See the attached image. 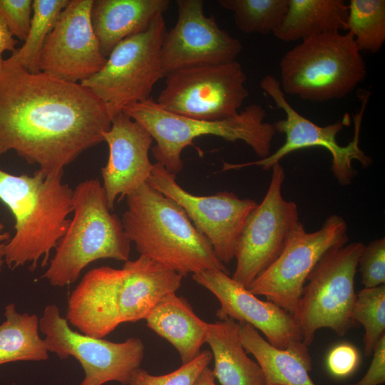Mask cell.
<instances>
[{
  "instance_id": "obj_38",
  "label": "cell",
  "mask_w": 385,
  "mask_h": 385,
  "mask_svg": "<svg viewBox=\"0 0 385 385\" xmlns=\"http://www.w3.org/2000/svg\"><path fill=\"white\" fill-rule=\"evenodd\" d=\"M3 61H4V59L2 58V56H0V74L3 69Z\"/></svg>"
},
{
  "instance_id": "obj_5",
  "label": "cell",
  "mask_w": 385,
  "mask_h": 385,
  "mask_svg": "<svg viewBox=\"0 0 385 385\" xmlns=\"http://www.w3.org/2000/svg\"><path fill=\"white\" fill-rule=\"evenodd\" d=\"M73 217L55 249L43 278L52 286L74 283L82 270L100 259L129 260L130 241L121 220L111 213L103 185L97 179L73 190Z\"/></svg>"
},
{
  "instance_id": "obj_9",
  "label": "cell",
  "mask_w": 385,
  "mask_h": 385,
  "mask_svg": "<svg viewBox=\"0 0 385 385\" xmlns=\"http://www.w3.org/2000/svg\"><path fill=\"white\" fill-rule=\"evenodd\" d=\"M364 247L355 242L331 249L309 274L293 316L307 347L321 328L343 337L357 327L351 312L356 295L354 278Z\"/></svg>"
},
{
  "instance_id": "obj_22",
  "label": "cell",
  "mask_w": 385,
  "mask_h": 385,
  "mask_svg": "<svg viewBox=\"0 0 385 385\" xmlns=\"http://www.w3.org/2000/svg\"><path fill=\"white\" fill-rule=\"evenodd\" d=\"M205 342L215 360L214 376L222 385H267L261 368L242 346L239 322L226 319L208 323Z\"/></svg>"
},
{
  "instance_id": "obj_8",
  "label": "cell",
  "mask_w": 385,
  "mask_h": 385,
  "mask_svg": "<svg viewBox=\"0 0 385 385\" xmlns=\"http://www.w3.org/2000/svg\"><path fill=\"white\" fill-rule=\"evenodd\" d=\"M260 88L275 103L276 107L283 111L285 118L272 123L276 132L285 135L284 143L274 153L257 160L245 163H224L222 170L240 169L248 166H260L263 170H270L276 163L288 154L296 150L322 147L332 155L331 170L338 183L345 186L351 183L356 172L352 168V161H359L364 167L372 163V159L359 147V135L363 115L370 96L364 91L359 93L361 107L354 116V134L352 140L345 146L337 141V134L350 123L349 113L342 120L326 126H319L300 115L287 101L279 81L271 75H267L260 83Z\"/></svg>"
},
{
  "instance_id": "obj_21",
  "label": "cell",
  "mask_w": 385,
  "mask_h": 385,
  "mask_svg": "<svg viewBox=\"0 0 385 385\" xmlns=\"http://www.w3.org/2000/svg\"><path fill=\"white\" fill-rule=\"evenodd\" d=\"M146 325L178 351L182 364L200 354L206 340L207 324L175 292L163 297L145 318Z\"/></svg>"
},
{
  "instance_id": "obj_4",
  "label": "cell",
  "mask_w": 385,
  "mask_h": 385,
  "mask_svg": "<svg viewBox=\"0 0 385 385\" xmlns=\"http://www.w3.org/2000/svg\"><path fill=\"white\" fill-rule=\"evenodd\" d=\"M125 197L121 221L140 255L183 277L211 269L229 274L208 240L175 201L147 182Z\"/></svg>"
},
{
  "instance_id": "obj_15",
  "label": "cell",
  "mask_w": 385,
  "mask_h": 385,
  "mask_svg": "<svg viewBox=\"0 0 385 385\" xmlns=\"http://www.w3.org/2000/svg\"><path fill=\"white\" fill-rule=\"evenodd\" d=\"M147 183L184 210L196 229L208 240L222 263L228 264L235 258L240 232L257 205L255 200L240 199L227 191L207 196L191 194L178 185L175 175L157 162Z\"/></svg>"
},
{
  "instance_id": "obj_27",
  "label": "cell",
  "mask_w": 385,
  "mask_h": 385,
  "mask_svg": "<svg viewBox=\"0 0 385 385\" xmlns=\"http://www.w3.org/2000/svg\"><path fill=\"white\" fill-rule=\"evenodd\" d=\"M346 31L361 51L376 53L385 42V1L351 0Z\"/></svg>"
},
{
  "instance_id": "obj_26",
  "label": "cell",
  "mask_w": 385,
  "mask_h": 385,
  "mask_svg": "<svg viewBox=\"0 0 385 385\" xmlns=\"http://www.w3.org/2000/svg\"><path fill=\"white\" fill-rule=\"evenodd\" d=\"M68 2L69 0H33V14L24 43L9 58L4 60V63L21 67L31 73H38V63L42 47Z\"/></svg>"
},
{
  "instance_id": "obj_30",
  "label": "cell",
  "mask_w": 385,
  "mask_h": 385,
  "mask_svg": "<svg viewBox=\"0 0 385 385\" xmlns=\"http://www.w3.org/2000/svg\"><path fill=\"white\" fill-rule=\"evenodd\" d=\"M212 352L204 350L189 363L164 375H152L143 369L135 370L128 385H193L200 372L211 362Z\"/></svg>"
},
{
  "instance_id": "obj_37",
  "label": "cell",
  "mask_w": 385,
  "mask_h": 385,
  "mask_svg": "<svg viewBox=\"0 0 385 385\" xmlns=\"http://www.w3.org/2000/svg\"><path fill=\"white\" fill-rule=\"evenodd\" d=\"M4 224L0 221V272H1L2 267L4 262V255H5V246L6 243L5 242L9 241L10 237V233L8 232H1L4 229Z\"/></svg>"
},
{
  "instance_id": "obj_32",
  "label": "cell",
  "mask_w": 385,
  "mask_h": 385,
  "mask_svg": "<svg viewBox=\"0 0 385 385\" xmlns=\"http://www.w3.org/2000/svg\"><path fill=\"white\" fill-rule=\"evenodd\" d=\"M33 14L32 0H0V16L14 37L25 41Z\"/></svg>"
},
{
  "instance_id": "obj_36",
  "label": "cell",
  "mask_w": 385,
  "mask_h": 385,
  "mask_svg": "<svg viewBox=\"0 0 385 385\" xmlns=\"http://www.w3.org/2000/svg\"><path fill=\"white\" fill-rule=\"evenodd\" d=\"M213 371L206 366L197 377L193 385H216Z\"/></svg>"
},
{
  "instance_id": "obj_14",
  "label": "cell",
  "mask_w": 385,
  "mask_h": 385,
  "mask_svg": "<svg viewBox=\"0 0 385 385\" xmlns=\"http://www.w3.org/2000/svg\"><path fill=\"white\" fill-rule=\"evenodd\" d=\"M266 195L249 214L239 236L232 279L248 289L279 256L299 222L297 205L282 195L284 168L276 163Z\"/></svg>"
},
{
  "instance_id": "obj_33",
  "label": "cell",
  "mask_w": 385,
  "mask_h": 385,
  "mask_svg": "<svg viewBox=\"0 0 385 385\" xmlns=\"http://www.w3.org/2000/svg\"><path fill=\"white\" fill-rule=\"evenodd\" d=\"M359 354L349 344H342L333 348L327 356V366L331 374L337 377L351 374L358 366Z\"/></svg>"
},
{
  "instance_id": "obj_23",
  "label": "cell",
  "mask_w": 385,
  "mask_h": 385,
  "mask_svg": "<svg viewBox=\"0 0 385 385\" xmlns=\"http://www.w3.org/2000/svg\"><path fill=\"white\" fill-rule=\"evenodd\" d=\"M348 4L343 0H288L281 24L272 33L284 42L346 31Z\"/></svg>"
},
{
  "instance_id": "obj_1",
  "label": "cell",
  "mask_w": 385,
  "mask_h": 385,
  "mask_svg": "<svg viewBox=\"0 0 385 385\" xmlns=\"http://www.w3.org/2000/svg\"><path fill=\"white\" fill-rule=\"evenodd\" d=\"M111 118L81 83L6 65L0 74V158L14 150L47 174L103 141Z\"/></svg>"
},
{
  "instance_id": "obj_17",
  "label": "cell",
  "mask_w": 385,
  "mask_h": 385,
  "mask_svg": "<svg viewBox=\"0 0 385 385\" xmlns=\"http://www.w3.org/2000/svg\"><path fill=\"white\" fill-rule=\"evenodd\" d=\"M178 19L165 32L161 48L165 76L177 70L236 61L241 41L207 16L202 0H178Z\"/></svg>"
},
{
  "instance_id": "obj_18",
  "label": "cell",
  "mask_w": 385,
  "mask_h": 385,
  "mask_svg": "<svg viewBox=\"0 0 385 385\" xmlns=\"http://www.w3.org/2000/svg\"><path fill=\"white\" fill-rule=\"evenodd\" d=\"M93 0H69L41 51L38 71L73 83L90 78L107 58L94 34L91 10Z\"/></svg>"
},
{
  "instance_id": "obj_16",
  "label": "cell",
  "mask_w": 385,
  "mask_h": 385,
  "mask_svg": "<svg viewBox=\"0 0 385 385\" xmlns=\"http://www.w3.org/2000/svg\"><path fill=\"white\" fill-rule=\"evenodd\" d=\"M192 279L218 299V319L252 325L262 332L272 345L291 351L312 366L309 349L291 314L272 302L261 300L222 270H204L193 274Z\"/></svg>"
},
{
  "instance_id": "obj_28",
  "label": "cell",
  "mask_w": 385,
  "mask_h": 385,
  "mask_svg": "<svg viewBox=\"0 0 385 385\" xmlns=\"http://www.w3.org/2000/svg\"><path fill=\"white\" fill-rule=\"evenodd\" d=\"M231 11L237 28L245 34L273 33L282 22L288 0H219Z\"/></svg>"
},
{
  "instance_id": "obj_13",
  "label": "cell",
  "mask_w": 385,
  "mask_h": 385,
  "mask_svg": "<svg viewBox=\"0 0 385 385\" xmlns=\"http://www.w3.org/2000/svg\"><path fill=\"white\" fill-rule=\"evenodd\" d=\"M39 330L45 335L48 351L61 359L73 356L79 361L85 373L81 385H103L109 381L128 385L144 356V344L138 338L117 343L73 331L56 304L44 309Z\"/></svg>"
},
{
  "instance_id": "obj_20",
  "label": "cell",
  "mask_w": 385,
  "mask_h": 385,
  "mask_svg": "<svg viewBox=\"0 0 385 385\" xmlns=\"http://www.w3.org/2000/svg\"><path fill=\"white\" fill-rule=\"evenodd\" d=\"M170 5L169 0H93L91 19L102 54L108 58L120 42L146 30Z\"/></svg>"
},
{
  "instance_id": "obj_19",
  "label": "cell",
  "mask_w": 385,
  "mask_h": 385,
  "mask_svg": "<svg viewBox=\"0 0 385 385\" xmlns=\"http://www.w3.org/2000/svg\"><path fill=\"white\" fill-rule=\"evenodd\" d=\"M108 159L101 168L103 188L109 209L146 183L153 164L149 159L153 138L145 128L123 112L111 120L103 132Z\"/></svg>"
},
{
  "instance_id": "obj_25",
  "label": "cell",
  "mask_w": 385,
  "mask_h": 385,
  "mask_svg": "<svg viewBox=\"0 0 385 385\" xmlns=\"http://www.w3.org/2000/svg\"><path fill=\"white\" fill-rule=\"evenodd\" d=\"M6 320L0 324V365L19 361H45L48 351L39 334L36 314L19 313L14 303L6 305Z\"/></svg>"
},
{
  "instance_id": "obj_31",
  "label": "cell",
  "mask_w": 385,
  "mask_h": 385,
  "mask_svg": "<svg viewBox=\"0 0 385 385\" xmlns=\"http://www.w3.org/2000/svg\"><path fill=\"white\" fill-rule=\"evenodd\" d=\"M364 288L385 284V238L376 239L364 245L358 266Z\"/></svg>"
},
{
  "instance_id": "obj_11",
  "label": "cell",
  "mask_w": 385,
  "mask_h": 385,
  "mask_svg": "<svg viewBox=\"0 0 385 385\" xmlns=\"http://www.w3.org/2000/svg\"><path fill=\"white\" fill-rule=\"evenodd\" d=\"M156 103L164 110L184 117L222 120L239 113L248 96L247 76L237 61L173 71Z\"/></svg>"
},
{
  "instance_id": "obj_2",
  "label": "cell",
  "mask_w": 385,
  "mask_h": 385,
  "mask_svg": "<svg viewBox=\"0 0 385 385\" xmlns=\"http://www.w3.org/2000/svg\"><path fill=\"white\" fill-rule=\"evenodd\" d=\"M183 278L143 255L122 269H92L71 292L66 319L81 333L103 338L123 323L145 319L163 297L176 292Z\"/></svg>"
},
{
  "instance_id": "obj_35",
  "label": "cell",
  "mask_w": 385,
  "mask_h": 385,
  "mask_svg": "<svg viewBox=\"0 0 385 385\" xmlns=\"http://www.w3.org/2000/svg\"><path fill=\"white\" fill-rule=\"evenodd\" d=\"M17 43L0 16V56L6 51L14 52Z\"/></svg>"
},
{
  "instance_id": "obj_34",
  "label": "cell",
  "mask_w": 385,
  "mask_h": 385,
  "mask_svg": "<svg viewBox=\"0 0 385 385\" xmlns=\"http://www.w3.org/2000/svg\"><path fill=\"white\" fill-rule=\"evenodd\" d=\"M373 359L365 375L356 383L344 385H380L385 382V335L373 351Z\"/></svg>"
},
{
  "instance_id": "obj_12",
  "label": "cell",
  "mask_w": 385,
  "mask_h": 385,
  "mask_svg": "<svg viewBox=\"0 0 385 385\" xmlns=\"http://www.w3.org/2000/svg\"><path fill=\"white\" fill-rule=\"evenodd\" d=\"M347 229L338 215L329 216L319 230L312 232L299 222L279 256L248 289L294 316L309 274L329 250L346 244Z\"/></svg>"
},
{
  "instance_id": "obj_24",
  "label": "cell",
  "mask_w": 385,
  "mask_h": 385,
  "mask_svg": "<svg viewBox=\"0 0 385 385\" xmlns=\"http://www.w3.org/2000/svg\"><path fill=\"white\" fill-rule=\"evenodd\" d=\"M239 324L242 346L256 359L267 385H316L309 374L312 366L291 351L272 345L252 325Z\"/></svg>"
},
{
  "instance_id": "obj_10",
  "label": "cell",
  "mask_w": 385,
  "mask_h": 385,
  "mask_svg": "<svg viewBox=\"0 0 385 385\" xmlns=\"http://www.w3.org/2000/svg\"><path fill=\"white\" fill-rule=\"evenodd\" d=\"M167 31L163 16L146 30L120 42L102 68L80 83L104 104L111 120L126 107L150 98L165 74L161 48Z\"/></svg>"
},
{
  "instance_id": "obj_3",
  "label": "cell",
  "mask_w": 385,
  "mask_h": 385,
  "mask_svg": "<svg viewBox=\"0 0 385 385\" xmlns=\"http://www.w3.org/2000/svg\"><path fill=\"white\" fill-rule=\"evenodd\" d=\"M63 173L13 175L0 170V200L11 212L15 234L5 246L4 262L11 270L29 265L34 271L49 262L69 225L73 190L63 182Z\"/></svg>"
},
{
  "instance_id": "obj_29",
  "label": "cell",
  "mask_w": 385,
  "mask_h": 385,
  "mask_svg": "<svg viewBox=\"0 0 385 385\" xmlns=\"http://www.w3.org/2000/svg\"><path fill=\"white\" fill-rule=\"evenodd\" d=\"M351 318L364 329V353L371 356L385 335V284L364 288L356 293Z\"/></svg>"
},
{
  "instance_id": "obj_7",
  "label": "cell",
  "mask_w": 385,
  "mask_h": 385,
  "mask_svg": "<svg viewBox=\"0 0 385 385\" xmlns=\"http://www.w3.org/2000/svg\"><path fill=\"white\" fill-rule=\"evenodd\" d=\"M279 71L285 95L312 102L342 98L366 76L365 62L349 32L302 40L282 56Z\"/></svg>"
},
{
  "instance_id": "obj_6",
  "label": "cell",
  "mask_w": 385,
  "mask_h": 385,
  "mask_svg": "<svg viewBox=\"0 0 385 385\" xmlns=\"http://www.w3.org/2000/svg\"><path fill=\"white\" fill-rule=\"evenodd\" d=\"M123 112L150 133L156 143L151 150L157 163L175 175L183 168V149L194 146L193 140L197 137L214 135L230 142L243 141L262 159L271 154L277 133L272 123L265 121L266 111L260 104H250L237 115L216 121L172 113L151 98L132 104Z\"/></svg>"
}]
</instances>
